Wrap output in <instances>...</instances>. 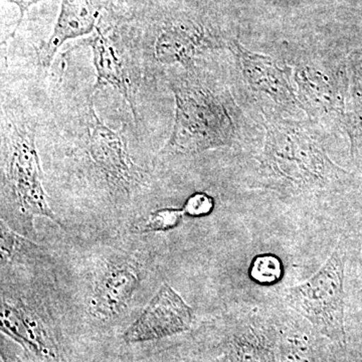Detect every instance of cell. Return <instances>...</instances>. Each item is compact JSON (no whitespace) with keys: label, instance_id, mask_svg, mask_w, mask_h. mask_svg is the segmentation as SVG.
Masks as SVG:
<instances>
[{"label":"cell","instance_id":"obj_7","mask_svg":"<svg viewBox=\"0 0 362 362\" xmlns=\"http://www.w3.org/2000/svg\"><path fill=\"white\" fill-rule=\"evenodd\" d=\"M89 110L88 153L90 160L112 190L130 197L141 187L142 169L133 161L125 137L98 117L93 101H90Z\"/></svg>","mask_w":362,"mask_h":362},{"label":"cell","instance_id":"obj_17","mask_svg":"<svg viewBox=\"0 0 362 362\" xmlns=\"http://www.w3.org/2000/svg\"><path fill=\"white\" fill-rule=\"evenodd\" d=\"M0 354H1V359L4 362H26L25 358L18 356V352L11 346V343L7 341L6 337H2L1 338Z\"/></svg>","mask_w":362,"mask_h":362},{"label":"cell","instance_id":"obj_11","mask_svg":"<svg viewBox=\"0 0 362 362\" xmlns=\"http://www.w3.org/2000/svg\"><path fill=\"white\" fill-rule=\"evenodd\" d=\"M93 52V63L96 71V84L94 89H101L105 86L114 88L129 105L133 116L137 119L133 96H131L129 80L118 52L110 40L98 26L96 35L90 42Z\"/></svg>","mask_w":362,"mask_h":362},{"label":"cell","instance_id":"obj_6","mask_svg":"<svg viewBox=\"0 0 362 362\" xmlns=\"http://www.w3.org/2000/svg\"><path fill=\"white\" fill-rule=\"evenodd\" d=\"M278 328L275 310L245 307L226 319L223 362H278Z\"/></svg>","mask_w":362,"mask_h":362},{"label":"cell","instance_id":"obj_9","mask_svg":"<svg viewBox=\"0 0 362 362\" xmlns=\"http://www.w3.org/2000/svg\"><path fill=\"white\" fill-rule=\"evenodd\" d=\"M278 328V362H326L320 333L281 302L274 305Z\"/></svg>","mask_w":362,"mask_h":362},{"label":"cell","instance_id":"obj_3","mask_svg":"<svg viewBox=\"0 0 362 362\" xmlns=\"http://www.w3.org/2000/svg\"><path fill=\"white\" fill-rule=\"evenodd\" d=\"M0 329L18 344L26 362H73L61 328L49 309L1 282Z\"/></svg>","mask_w":362,"mask_h":362},{"label":"cell","instance_id":"obj_8","mask_svg":"<svg viewBox=\"0 0 362 362\" xmlns=\"http://www.w3.org/2000/svg\"><path fill=\"white\" fill-rule=\"evenodd\" d=\"M194 319L192 307L164 283L140 315L124 330L122 340L127 345L161 341L187 332Z\"/></svg>","mask_w":362,"mask_h":362},{"label":"cell","instance_id":"obj_19","mask_svg":"<svg viewBox=\"0 0 362 362\" xmlns=\"http://www.w3.org/2000/svg\"><path fill=\"white\" fill-rule=\"evenodd\" d=\"M361 258H362V247H361Z\"/></svg>","mask_w":362,"mask_h":362},{"label":"cell","instance_id":"obj_1","mask_svg":"<svg viewBox=\"0 0 362 362\" xmlns=\"http://www.w3.org/2000/svg\"><path fill=\"white\" fill-rule=\"evenodd\" d=\"M1 168V221L33 240L35 218L61 223L45 192L35 125L9 124Z\"/></svg>","mask_w":362,"mask_h":362},{"label":"cell","instance_id":"obj_2","mask_svg":"<svg viewBox=\"0 0 362 362\" xmlns=\"http://www.w3.org/2000/svg\"><path fill=\"white\" fill-rule=\"evenodd\" d=\"M346 261V250L339 240L311 277L285 288L281 301L306 319L322 337L338 342L344 339Z\"/></svg>","mask_w":362,"mask_h":362},{"label":"cell","instance_id":"obj_14","mask_svg":"<svg viewBox=\"0 0 362 362\" xmlns=\"http://www.w3.org/2000/svg\"><path fill=\"white\" fill-rule=\"evenodd\" d=\"M284 273L282 259L270 252L254 257L247 270V275L252 282L264 287H270L280 283L284 277Z\"/></svg>","mask_w":362,"mask_h":362},{"label":"cell","instance_id":"obj_12","mask_svg":"<svg viewBox=\"0 0 362 362\" xmlns=\"http://www.w3.org/2000/svg\"><path fill=\"white\" fill-rule=\"evenodd\" d=\"M194 40L192 35L180 28L173 26L162 30L157 37L154 51L157 61L173 64L187 62L194 54Z\"/></svg>","mask_w":362,"mask_h":362},{"label":"cell","instance_id":"obj_10","mask_svg":"<svg viewBox=\"0 0 362 362\" xmlns=\"http://www.w3.org/2000/svg\"><path fill=\"white\" fill-rule=\"evenodd\" d=\"M100 6L97 0H62L58 20L49 40L40 49L42 68L51 66L54 56L66 40L78 39L97 30Z\"/></svg>","mask_w":362,"mask_h":362},{"label":"cell","instance_id":"obj_15","mask_svg":"<svg viewBox=\"0 0 362 362\" xmlns=\"http://www.w3.org/2000/svg\"><path fill=\"white\" fill-rule=\"evenodd\" d=\"M216 202L213 197L206 192H194L187 197L182 209L189 218H204L213 213Z\"/></svg>","mask_w":362,"mask_h":362},{"label":"cell","instance_id":"obj_4","mask_svg":"<svg viewBox=\"0 0 362 362\" xmlns=\"http://www.w3.org/2000/svg\"><path fill=\"white\" fill-rule=\"evenodd\" d=\"M176 108L173 133L162 154H190L226 144L230 122L225 108L209 90L173 84Z\"/></svg>","mask_w":362,"mask_h":362},{"label":"cell","instance_id":"obj_18","mask_svg":"<svg viewBox=\"0 0 362 362\" xmlns=\"http://www.w3.org/2000/svg\"><path fill=\"white\" fill-rule=\"evenodd\" d=\"M147 362H187V361H180V359H171V358L163 359V358H161V359H159V361H156V359H153V361H147Z\"/></svg>","mask_w":362,"mask_h":362},{"label":"cell","instance_id":"obj_13","mask_svg":"<svg viewBox=\"0 0 362 362\" xmlns=\"http://www.w3.org/2000/svg\"><path fill=\"white\" fill-rule=\"evenodd\" d=\"M185 214L181 209L163 207L147 214L144 218L136 221L131 226L134 233H163L175 230L180 225Z\"/></svg>","mask_w":362,"mask_h":362},{"label":"cell","instance_id":"obj_5","mask_svg":"<svg viewBox=\"0 0 362 362\" xmlns=\"http://www.w3.org/2000/svg\"><path fill=\"white\" fill-rule=\"evenodd\" d=\"M143 280L141 264L130 255L105 259L93 279L88 314L93 322L110 325L127 311Z\"/></svg>","mask_w":362,"mask_h":362},{"label":"cell","instance_id":"obj_16","mask_svg":"<svg viewBox=\"0 0 362 362\" xmlns=\"http://www.w3.org/2000/svg\"><path fill=\"white\" fill-rule=\"evenodd\" d=\"M4 1L16 4V6L18 7V9H20V18H18V23H16V28H14L13 33H11V37H8V39H13L14 35L18 33L21 23H23L26 11H28V9L33 6H35V4H39L40 1H45V0H4Z\"/></svg>","mask_w":362,"mask_h":362}]
</instances>
